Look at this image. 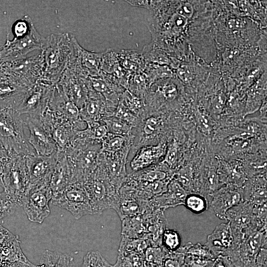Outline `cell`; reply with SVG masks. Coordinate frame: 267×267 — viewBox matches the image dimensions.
Masks as SVG:
<instances>
[{"label": "cell", "instance_id": "7", "mask_svg": "<svg viewBox=\"0 0 267 267\" xmlns=\"http://www.w3.org/2000/svg\"><path fill=\"white\" fill-rule=\"evenodd\" d=\"M0 73L11 81L31 88L42 77L41 54L15 61L1 63Z\"/></svg>", "mask_w": 267, "mask_h": 267}, {"label": "cell", "instance_id": "34", "mask_svg": "<svg viewBox=\"0 0 267 267\" xmlns=\"http://www.w3.org/2000/svg\"><path fill=\"white\" fill-rule=\"evenodd\" d=\"M128 78L126 89L136 96L144 100L150 87L146 76L142 72L132 75Z\"/></svg>", "mask_w": 267, "mask_h": 267}, {"label": "cell", "instance_id": "46", "mask_svg": "<svg viewBox=\"0 0 267 267\" xmlns=\"http://www.w3.org/2000/svg\"><path fill=\"white\" fill-rule=\"evenodd\" d=\"M184 254L176 251L168 253L163 261L162 267H184Z\"/></svg>", "mask_w": 267, "mask_h": 267}, {"label": "cell", "instance_id": "44", "mask_svg": "<svg viewBox=\"0 0 267 267\" xmlns=\"http://www.w3.org/2000/svg\"><path fill=\"white\" fill-rule=\"evenodd\" d=\"M32 21L30 17L25 15L22 19L16 21L12 26V32L15 38H21L27 35Z\"/></svg>", "mask_w": 267, "mask_h": 267}, {"label": "cell", "instance_id": "42", "mask_svg": "<svg viewBox=\"0 0 267 267\" xmlns=\"http://www.w3.org/2000/svg\"><path fill=\"white\" fill-rule=\"evenodd\" d=\"M168 253L162 246H149L144 253V261L162 266Z\"/></svg>", "mask_w": 267, "mask_h": 267}, {"label": "cell", "instance_id": "12", "mask_svg": "<svg viewBox=\"0 0 267 267\" xmlns=\"http://www.w3.org/2000/svg\"><path fill=\"white\" fill-rule=\"evenodd\" d=\"M58 159V151L50 155L25 156L29 185L28 188L49 186Z\"/></svg>", "mask_w": 267, "mask_h": 267}, {"label": "cell", "instance_id": "5", "mask_svg": "<svg viewBox=\"0 0 267 267\" xmlns=\"http://www.w3.org/2000/svg\"><path fill=\"white\" fill-rule=\"evenodd\" d=\"M1 186L17 209L22 206L29 185L25 156L11 153L3 165Z\"/></svg>", "mask_w": 267, "mask_h": 267}, {"label": "cell", "instance_id": "21", "mask_svg": "<svg viewBox=\"0 0 267 267\" xmlns=\"http://www.w3.org/2000/svg\"><path fill=\"white\" fill-rule=\"evenodd\" d=\"M188 193L173 178L170 181L167 190L162 194L154 196L149 200V204L153 211L163 210L183 205Z\"/></svg>", "mask_w": 267, "mask_h": 267}, {"label": "cell", "instance_id": "30", "mask_svg": "<svg viewBox=\"0 0 267 267\" xmlns=\"http://www.w3.org/2000/svg\"><path fill=\"white\" fill-rule=\"evenodd\" d=\"M40 267H73V258L66 254L45 250L42 254Z\"/></svg>", "mask_w": 267, "mask_h": 267}, {"label": "cell", "instance_id": "1", "mask_svg": "<svg viewBox=\"0 0 267 267\" xmlns=\"http://www.w3.org/2000/svg\"><path fill=\"white\" fill-rule=\"evenodd\" d=\"M73 35L51 34L45 38L40 53L43 65L41 80L53 86L60 80L74 51Z\"/></svg>", "mask_w": 267, "mask_h": 267}, {"label": "cell", "instance_id": "49", "mask_svg": "<svg viewBox=\"0 0 267 267\" xmlns=\"http://www.w3.org/2000/svg\"><path fill=\"white\" fill-rule=\"evenodd\" d=\"M131 5L139 7L148 9L150 6V0H126Z\"/></svg>", "mask_w": 267, "mask_h": 267}, {"label": "cell", "instance_id": "26", "mask_svg": "<svg viewBox=\"0 0 267 267\" xmlns=\"http://www.w3.org/2000/svg\"><path fill=\"white\" fill-rule=\"evenodd\" d=\"M30 89L11 81L0 73V108L16 110Z\"/></svg>", "mask_w": 267, "mask_h": 267}, {"label": "cell", "instance_id": "23", "mask_svg": "<svg viewBox=\"0 0 267 267\" xmlns=\"http://www.w3.org/2000/svg\"><path fill=\"white\" fill-rule=\"evenodd\" d=\"M217 257L226 256L233 245V238L228 222L218 225L209 234L204 244Z\"/></svg>", "mask_w": 267, "mask_h": 267}, {"label": "cell", "instance_id": "48", "mask_svg": "<svg viewBox=\"0 0 267 267\" xmlns=\"http://www.w3.org/2000/svg\"><path fill=\"white\" fill-rule=\"evenodd\" d=\"M211 267H235L226 256H219L214 260Z\"/></svg>", "mask_w": 267, "mask_h": 267}, {"label": "cell", "instance_id": "19", "mask_svg": "<svg viewBox=\"0 0 267 267\" xmlns=\"http://www.w3.org/2000/svg\"><path fill=\"white\" fill-rule=\"evenodd\" d=\"M117 105L107 101L100 94L90 89L88 98L80 109V117L86 123L102 122L114 115Z\"/></svg>", "mask_w": 267, "mask_h": 267}, {"label": "cell", "instance_id": "10", "mask_svg": "<svg viewBox=\"0 0 267 267\" xmlns=\"http://www.w3.org/2000/svg\"><path fill=\"white\" fill-rule=\"evenodd\" d=\"M267 247V227L250 234L240 244L233 246L226 254L235 267H254L259 252Z\"/></svg>", "mask_w": 267, "mask_h": 267}, {"label": "cell", "instance_id": "20", "mask_svg": "<svg viewBox=\"0 0 267 267\" xmlns=\"http://www.w3.org/2000/svg\"><path fill=\"white\" fill-rule=\"evenodd\" d=\"M242 201L240 187L228 184L221 187L212 194L209 206L218 218L225 220L227 211Z\"/></svg>", "mask_w": 267, "mask_h": 267}, {"label": "cell", "instance_id": "40", "mask_svg": "<svg viewBox=\"0 0 267 267\" xmlns=\"http://www.w3.org/2000/svg\"><path fill=\"white\" fill-rule=\"evenodd\" d=\"M161 246L168 253L176 252L181 247L179 232L175 229L166 228L161 237Z\"/></svg>", "mask_w": 267, "mask_h": 267}, {"label": "cell", "instance_id": "33", "mask_svg": "<svg viewBox=\"0 0 267 267\" xmlns=\"http://www.w3.org/2000/svg\"><path fill=\"white\" fill-rule=\"evenodd\" d=\"M118 104L140 118L145 113L144 100L126 89L122 94Z\"/></svg>", "mask_w": 267, "mask_h": 267}, {"label": "cell", "instance_id": "38", "mask_svg": "<svg viewBox=\"0 0 267 267\" xmlns=\"http://www.w3.org/2000/svg\"><path fill=\"white\" fill-rule=\"evenodd\" d=\"M173 178L177 180L188 193H195L194 173L191 167L185 166L179 168L174 174Z\"/></svg>", "mask_w": 267, "mask_h": 267}, {"label": "cell", "instance_id": "36", "mask_svg": "<svg viewBox=\"0 0 267 267\" xmlns=\"http://www.w3.org/2000/svg\"><path fill=\"white\" fill-rule=\"evenodd\" d=\"M178 156L179 145L178 141L176 138H172L167 143L165 155L161 162L174 174L178 169Z\"/></svg>", "mask_w": 267, "mask_h": 267}, {"label": "cell", "instance_id": "32", "mask_svg": "<svg viewBox=\"0 0 267 267\" xmlns=\"http://www.w3.org/2000/svg\"><path fill=\"white\" fill-rule=\"evenodd\" d=\"M132 145V136L108 134L101 142V151L116 152L120 151L128 145Z\"/></svg>", "mask_w": 267, "mask_h": 267}, {"label": "cell", "instance_id": "29", "mask_svg": "<svg viewBox=\"0 0 267 267\" xmlns=\"http://www.w3.org/2000/svg\"><path fill=\"white\" fill-rule=\"evenodd\" d=\"M121 222L122 236L129 238L145 239L146 228L144 215L125 218Z\"/></svg>", "mask_w": 267, "mask_h": 267}, {"label": "cell", "instance_id": "4", "mask_svg": "<svg viewBox=\"0 0 267 267\" xmlns=\"http://www.w3.org/2000/svg\"><path fill=\"white\" fill-rule=\"evenodd\" d=\"M83 184L89 196L93 215L101 214L109 209L115 211L119 202V191L111 183L105 171L98 163Z\"/></svg>", "mask_w": 267, "mask_h": 267}, {"label": "cell", "instance_id": "35", "mask_svg": "<svg viewBox=\"0 0 267 267\" xmlns=\"http://www.w3.org/2000/svg\"><path fill=\"white\" fill-rule=\"evenodd\" d=\"M144 254L134 251L118 250L113 267H144Z\"/></svg>", "mask_w": 267, "mask_h": 267}, {"label": "cell", "instance_id": "3", "mask_svg": "<svg viewBox=\"0 0 267 267\" xmlns=\"http://www.w3.org/2000/svg\"><path fill=\"white\" fill-rule=\"evenodd\" d=\"M24 121L16 110L0 108V142L8 151L26 156L36 154L24 133Z\"/></svg>", "mask_w": 267, "mask_h": 267}, {"label": "cell", "instance_id": "50", "mask_svg": "<svg viewBox=\"0 0 267 267\" xmlns=\"http://www.w3.org/2000/svg\"><path fill=\"white\" fill-rule=\"evenodd\" d=\"M7 267H40L39 266H36L32 264H31L28 261H19L16 263L12 264L10 266Z\"/></svg>", "mask_w": 267, "mask_h": 267}, {"label": "cell", "instance_id": "11", "mask_svg": "<svg viewBox=\"0 0 267 267\" xmlns=\"http://www.w3.org/2000/svg\"><path fill=\"white\" fill-rule=\"evenodd\" d=\"M50 203L66 210L76 220L93 215L89 196L82 183L69 185L61 195L51 198Z\"/></svg>", "mask_w": 267, "mask_h": 267}, {"label": "cell", "instance_id": "17", "mask_svg": "<svg viewBox=\"0 0 267 267\" xmlns=\"http://www.w3.org/2000/svg\"><path fill=\"white\" fill-rule=\"evenodd\" d=\"M48 108L58 116L75 125L80 130L86 127V124L80 117V110L68 98L58 84L53 87Z\"/></svg>", "mask_w": 267, "mask_h": 267}, {"label": "cell", "instance_id": "45", "mask_svg": "<svg viewBox=\"0 0 267 267\" xmlns=\"http://www.w3.org/2000/svg\"><path fill=\"white\" fill-rule=\"evenodd\" d=\"M214 262L200 256L184 254V267H211Z\"/></svg>", "mask_w": 267, "mask_h": 267}, {"label": "cell", "instance_id": "2", "mask_svg": "<svg viewBox=\"0 0 267 267\" xmlns=\"http://www.w3.org/2000/svg\"><path fill=\"white\" fill-rule=\"evenodd\" d=\"M101 143L75 136L70 146L64 152L70 166L73 183H83L97 168Z\"/></svg>", "mask_w": 267, "mask_h": 267}, {"label": "cell", "instance_id": "13", "mask_svg": "<svg viewBox=\"0 0 267 267\" xmlns=\"http://www.w3.org/2000/svg\"><path fill=\"white\" fill-rule=\"evenodd\" d=\"M53 86L40 79L28 90L16 110L40 118L48 106Z\"/></svg>", "mask_w": 267, "mask_h": 267}, {"label": "cell", "instance_id": "22", "mask_svg": "<svg viewBox=\"0 0 267 267\" xmlns=\"http://www.w3.org/2000/svg\"><path fill=\"white\" fill-rule=\"evenodd\" d=\"M72 183V170L67 157L64 152L58 151L57 161L49 184L51 198L61 195Z\"/></svg>", "mask_w": 267, "mask_h": 267}, {"label": "cell", "instance_id": "28", "mask_svg": "<svg viewBox=\"0 0 267 267\" xmlns=\"http://www.w3.org/2000/svg\"><path fill=\"white\" fill-rule=\"evenodd\" d=\"M242 190V200L254 206L267 204V181L264 176H259L249 181Z\"/></svg>", "mask_w": 267, "mask_h": 267}, {"label": "cell", "instance_id": "31", "mask_svg": "<svg viewBox=\"0 0 267 267\" xmlns=\"http://www.w3.org/2000/svg\"><path fill=\"white\" fill-rule=\"evenodd\" d=\"M86 124L87 126L85 129L76 132V137L101 143L108 134L107 128L103 122H93Z\"/></svg>", "mask_w": 267, "mask_h": 267}, {"label": "cell", "instance_id": "18", "mask_svg": "<svg viewBox=\"0 0 267 267\" xmlns=\"http://www.w3.org/2000/svg\"><path fill=\"white\" fill-rule=\"evenodd\" d=\"M65 93L80 109L86 102L89 94L88 78H86L67 67L58 82Z\"/></svg>", "mask_w": 267, "mask_h": 267}, {"label": "cell", "instance_id": "41", "mask_svg": "<svg viewBox=\"0 0 267 267\" xmlns=\"http://www.w3.org/2000/svg\"><path fill=\"white\" fill-rule=\"evenodd\" d=\"M184 254H190L200 256L211 260H215L217 257L204 244L199 243L193 244L188 242L177 251Z\"/></svg>", "mask_w": 267, "mask_h": 267}, {"label": "cell", "instance_id": "37", "mask_svg": "<svg viewBox=\"0 0 267 267\" xmlns=\"http://www.w3.org/2000/svg\"><path fill=\"white\" fill-rule=\"evenodd\" d=\"M183 205L196 214H200L204 212L209 207L206 198L198 193H188Z\"/></svg>", "mask_w": 267, "mask_h": 267}, {"label": "cell", "instance_id": "24", "mask_svg": "<svg viewBox=\"0 0 267 267\" xmlns=\"http://www.w3.org/2000/svg\"><path fill=\"white\" fill-rule=\"evenodd\" d=\"M167 143L161 142L156 145L143 146L137 149L130 162V166L133 172L144 169L159 163L165 155Z\"/></svg>", "mask_w": 267, "mask_h": 267}, {"label": "cell", "instance_id": "27", "mask_svg": "<svg viewBox=\"0 0 267 267\" xmlns=\"http://www.w3.org/2000/svg\"><path fill=\"white\" fill-rule=\"evenodd\" d=\"M164 211L157 210L144 214L146 228L145 239L148 241L149 246H161V237L167 223Z\"/></svg>", "mask_w": 267, "mask_h": 267}, {"label": "cell", "instance_id": "39", "mask_svg": "<svg viewBox=\"0 0 267 267\" xmlns=\"http://www.w3.org/2000/svg\"><path fill=\"white\" fill-rule=\"evenodd\" d=\"M106 125L108 133L120 135H128L131 134L133 128L125 121L112 116L102 120Z\"/></svg>", "mask_w": 267, "mask_h": 267}, {"label": "cell", "instance_id": "9", "mask_svg": "<svg viewBox=\"0 0 267 267\" xmlns=\"http://www.w3.org/2000/svg\"><path fill=\"white\" fill-rule=\"evenodd\" d=\"M45 41V38L38 32L33 22L28 34L24 37L10 40L7 35L5 44L0 47V64L27 57L32 51L41 50Z\"/></svg>", "mask_w": 267, "mask_h": 267}, {"label": "cell", "instance_id": "15", "mask_svg": "<svg viewBox=\"0 0 267 267\" xmlns=\"http://www.w3.org/2000/svg\"><path fill=\"white\" fill-rule=\"evenodd\" d=\"M132 145L116 152L100 151L98 164L104 170L111 183L119 191L125 181L128 173L126 164Z\"/></svg>", "mask_w": 267, "mask_h": 267}, {"label": "cell", "instance_id": "47", "mask_svg": "<svg viewBox=\"0 0 267 267\" xmlns=\"http://www.w3.org/2000/svg\"><path fill=\"white\" fill-rule=\"evenodd\" d=\"M16 210L5 192H0V220L13 214Z\"/></svg>", "mask_w": 267, "mask_h": 267}, {"label": "cell", "instance_id": "43", "mask_svg": "<svg viewBox=\"0 0 267 267\" xmlns=\"http://www.w3.org/2000/svg\"><path fill=\"white\" fill-rule=\"evenodd\" d=\"M80 267H113L98 251H90L84 257Z\"/></svg>", "mask_w": 267, "mask_h": 267}, {"label": "cell", "instance_id": "14", "mask_svg": "<svg viewBox=\"0 0 267 267\" xmlns=\"http://www.w3.org/2000/svg\"><path fill=\"white\" fill-rule=\"evenodd\" d=\"M51 198L49 186L28 188L22 204L28 220L42 223L50 213Z\"/></svg>", "mask_w": 267, "mask_h": 267}, {"label": "cell", "instance_id": "16", "mask_svg": "<svg viewBox=\"0 0 267 267\" xmlns=\"http://www.w3.org/2000/svg\"><path fill=\"white\" fill-rule=\"evenodd\" d=\"M24 124L30 133L28 142L36 154L50 155L58 151L50 132L40 118L28 116Z\"/></svg>", "mask_w": 267, "mask_h": 267}, {"label": "cell", "instance_id": "8", "mask_svg": "<svg viewBox=\"0 0 267 267\" xmlns=\"http://www.w3.org/2000/svg\"><path fill=\"white\" fill-rule=\"evenodd\" d=\"M163 117L160 111H145L137 126L132 130V145L131 150L135 153L142 146L166 142L162 137L164 127Z\"/></svg>", "mask_w": 267, "mask_h": 267}, {"label": "cell", "instance_id": "6", "mask_svg": "<svg viewBox=\"0 0 267 267\" xmlns=\"http://www.w3.org/2000/svg\"><path fill=\"white\" fill-rule=\"evenodd\" d=\"M225 220L230 223L233 238V246L245 240L252 233L267 227V220L258 218L249 202L242 201L229 209Z\"/></svg>", "mask_w": 267, "mask_h": 267}, {"label": "cell", "instance_id": "25", "mask_svg": "<svg viewBox=\"0 0 267 267\" xmlns=\"http://www.w3.org/2000/svg\"><path fill=\"white\" fill-rule=\"evenodd\" d=\"M74 54L78 66L87 77L98 76L101 72L102 53L89 51L82 47L73 36Z\"/></svg>", "mask_w": 267, "mask_h": 267}]
</instances>
